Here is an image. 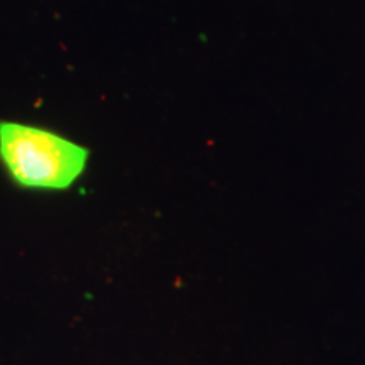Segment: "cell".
<instances>
[{"mask_svg": "<svg viewBox=\"0 0 365 365\" xmlns=\"http://www.w3.org/2000/svg\"><path fill=\"white\" fill-rule=\"evenodd\" d=\"M88 158V149L54 132L0 122V159L22 188H70L85 171Z\"/></svg>", "mask_w": 365, "mask_h": 365, "instance_id": "cell-1", "label": "cell"}]
</instances>
